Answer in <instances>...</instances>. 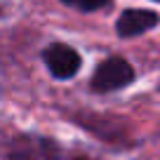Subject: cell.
Returning <instances> with one entry per match:
<instances>
[{"label": "cell", "instance_id": "2", "mask_svg": "<svg viewBox=\"0 0 160 160\" xmlns=\"http://www.w3.org/2000/svg\"><path fill=\"white\" fill-rule=\"evenodd\" d=\"M7 160H61L57 141L47 137L17 134L7 146Z\"/></svg>", "mask_w": 160, "mask_h": 160}, {"label": "cell", "instance_id": "3", "mask_svg": "<svg viewBox=\"0 0 160 160\" xmlns=\"http://www.w3.org/2000/svg\"><path fill=\"white\" fill-rule=\"evenodd\" d=\"M42 61L50 68V73L59 80H68L73 78L75 73L82 66V59L80 54L73 50L71 45H64V42H52V45L45 47L42 52Z\"/></svg>", "mask_w": 160, "mask_h": 160}, {"label": "cell", "instance_id": "1", "mask_svg": "<svg viewBox=\"0 0 160 160\" xmlns=\"http://www.w3.org/2000/svg\"><path fill=\"white\" fill-rule=\"evenodd\" d=\"M132 80H134V68L122 57H108L97 66L90 85L92 92H97V94H108V92L127 87Z\"/></svg>", "mask_w": 160, "mask_h": 160}, {"label": "cell", "instance_id": "6", "mask_svg": "<svg viewBox=\"0 0 160 160\" xmlns=\"http://www.w3.org/2000/svg\"><path fill=\"white\" fill-rule=\"evenodd\" d=\"M66 5L75 7V10H82V12H94V10H101L111 2V0H61Z\"/></svg>", "mask_w": 160, "mask_h": 160}, {"label": "cell", "instance_id": "8", "mask_svg": "<svg viewBox=\"0 0 160 160\" xmlns=\"http://www.w3.org/2000/svg\"><path fill=\"white\" fill-rule=\"evenodd\" d=\"M158 2H160V0H158Z\"/></svg>", "mask_w": 160, "mask_h": 160}, {"label": "cell", "instance_id": "4", "mask_svg": "<svg viewBox=\"0 0 160 160\" xmlns=\"http://www.w3.org/2000/svg\"><path fill=\"white\" fill-rule=\"evenodd\" d=\"M160 17L151 10H125L118 17V35L120 38H134V35H141L146 31H151L153 26H158Z\"/></svg>", "mask_w": 160, "mask_h": 160}, {"label": "cell", "instance_id": "5", "mask_svg": "<svg viewBox=\"0 0 160 160\" xmlns=\"http://www.w3.org/2000/svg\"><path fill=\"white\" fill-rule=\"evenodd\" d=\"M78 122L85 130H90L92 134H97L99 139L108 141V144H125L127 141V134H125V127L122 125H115V120H106L101 115H78Z\"/></svg>", "mask_w": 160, "mask_h": 160}, {"label": "cell", "instance_id": "7", "mask_svg": "<svg viewBox=\"0 0 160 160\" xmlns=\"http://www.w3.org/2000/svg\"><path fill=\"white\" fill-rule=\"evenodd\" d=\"M73 160H87V158H82V155H75V158Z\"/></svg>", "mask_w": 160, "mask_h": 160}]
</instances>
